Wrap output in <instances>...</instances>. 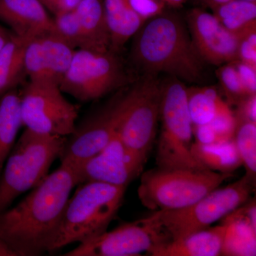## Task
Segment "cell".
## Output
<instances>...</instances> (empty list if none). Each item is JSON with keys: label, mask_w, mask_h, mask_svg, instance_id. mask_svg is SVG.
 I'll use <instances>...</instances> for the list:
<instances>
[{"label": "cell", "mask_w": 256, "mask_h": 256, "mask_svg": "<svg viewBox=\"0 0 256 256\" xmlns=\"http://www.w3.org/2000/svg\"><path fill=\"white\" fill-rule=\"evenodd\" d=\"M202 2L204 3L207 6H210L212 9H214L216 6H220V4H223L227 2L230 1V0H201Z\"/></svg>", "instance_id": "d590c367"}, {"label": "cell", "mask_w": 256, "mask_h": 256, "mask_svg": "<svg viewBox=\"0 0 256 256\" xmlns=\"http://www.w3.org/2000/svg\"><path fill=\"white\" fill-rule=\"evenodd\" d=\"M82 38V50L111 52L110 30L101 0H82L74 9Z\"/></svg>", "instance_id": "ac0fdd59"}, {"label": "cell", "mask_w": 256, "mask_h": 256, "mask_svg": "<svg viewBox=\"0 0 256 256\" xmlns=\"http://www.w3.org/2000/svg\"><path fill=\"white\" fill-rule=\"evenodd\" d=\"M188 105L193 124H210L217 114L228 106L213 88H190Z\"/></svg>", "instance_id": "d4e9b609"}, {"label": "cell", "mask_w": 256, "mask_h": 256, "mask_svg": "<svg viewBox=\"0 0 256 256\" xmlns=\"http://www.w3.org/2000/svg\"><path fill=\"white\" fill-rule=\"evenodd\" d=\"M192 156L207 170L220 173H230L242 165L234 139L225 142L203 144L192 143Z\"/></svg>", "instance_id": "44dd1931"}, {"label": "cell", "mask_w": 256, "mask_h": 256, "mask_svg": "<svg viewBox=\"0 0 256 256\" xmlns=\"http://www.w3.org/2000/svg\"><path fill=\"white\" fill-rule=\"evenodd\" d=\"M104 12L110 30L111 52L119 50L144 23L130 0H104Z\"/></svg>", "instance_id": "d6986e66"}, {"label": "cell", "mask_w": 256, "mask_h": 256, "mask_svg": "<svg viewBox=\"0 0 256 256\" xmlns=\"http://www.w3.org/2000/svg\"><path fill=\"white\" fill-rule=\"evenodd\" d=\"M76 185L74 168L60 163L18 204L0 213V238L18 256L52 252L64 210Z\"/></svg>", "instance_id": "6da1fadb"}, {"label": "cell", "mask_w": 256, "mask_h": 256, "mask_svg": "<svg viewBox=\"0 0 256 256\" xmlns=\"http://www.w3.org/2000/svg\"><path fill=\"white\" fill-rule=\"evenodd\" d=\"M20 98L21 94L16 88L0 98V175L23 126Z\"/></svg>", "instance_id": "ffe728a7"}, {"label": "cell", "mask_w": 256, "mask_h": 256, "mask_svg": "<svg viewBox=\"0 0 256 256\" xmlns=\"http://www.w3.org/2000/svg\"><path fill=\"white\" fill-rule=\"evenodd\" d=\"M130 2L134 11L144 21L162 14L166 4L163 0H130Z\"/></svg>", "instance_id": "f546056e"}, {"label": "cell", "mask_w": 256, "mask_h": 256, "mask_svg": "<svg viewBox=\"0 0 256 256\" xmlns=\"http://www.w3.org/2000/svg\"><path fill=\"white\" fill-rule=\"evenodd\" d=\"M0 21L28 41L54 33L53 18L40 0H0Z\"/></svg>", "instance_id": "2e32d148"}, {"label": "cell", "mask_w": 256, "mask_h": 256, "mask_svg": "<svg viewBox=\"0 0 256 256\" xmlns=\"http://www.w3.org/2000/svg\"><path fill=\"white\" fill-rule=\"evenodd\" d=\"M213 10L214 14L224 28L238 37L256 28V2L230 0Z\"/></svg>", "instance_id": "cb8c5ba5"}, {"label": "cell", "mask_w": 256, "mask_h": 256, "mask_svg": "<svg viewBox=\"0 0 256 256\" xmlns=\"http://www.w3.org/2000/svg\"><path fill=\"white\" fill-rule=\"evenodd\" d=\"M0 256H18L11 247L0 238Z\"/></svg>", "instance_id": "e575fe53"}, {"label": "cell", "mask_w": 256, "mask_h": 256, "mask_svg": "<svg viewBox=\"0 0 256 256\" xmlns=\"http://www.w3.org/2000/svg\"><path fill=\"white\" fill-rule=\"evenodd\" d=\"M78 108L69 102L60 86L30 82L20 98L23 126L40 134L72 136L75 131Z\"/></svg>", "instance_id": "9c48e42d"}, {"label": "cell", "mask_w": 256, "mask_h": 256, "mask_svg": "<svg viewBox=\"0 0 256 256\" xmlns=\"http://www.w3.org/2000/svg\"><path fill=\"white\" fill-rule=\"evenodd\" d=\"M230 173L210 170L156 168L143 173L138 190L141 204L152 210H175L195 203L220 188Z\"/></svg>", "instance_id": "8992f818"}, {"label": "cell", "mask_w": 256, "mask_h": 256, "mask_svg": "<svg viewBox=\"0 0 256 256\" xmlns=\"http://www.w3.org/2000/svg\"><path fill=\"white\" fill-rule=\"evenodd\" d=\"M238 60L256 68V28L239 36Z\"/></svg>", "instance_id": "f1b7e54d"}, {"label": "cell", "mask_w": 256, "mask_h": 256, "mask_svg": "<svg viewBox=\"0 0 256 256\" xmlns=\"http://www.w3.org/2000/svg\"><path fill=\"white\" fill-rule=\"evenodd\" d=\"M186 90L182 80L174 77L162 84V128L156 154V164L160 169L207 170L192 154L193 124Z\"/></svg>", "instance_id": "5b68a950"}, {"label": "cell", "mask_w": 256, "mask_h": 256, "mask_svg": "<svg viewBox=\"0 0 256 256\" xmlns=\"http://www.w3.org/2000/svg\"><path fill=\"white\" fill-rule=\"evenodd\" d=\"M138 31L133 60L146 75L168 74L180 80L198 82L203 76V60L194 48L182 22L173 14L151 18Z\"/></svg>", "instance_id": "7a4b0ae2"}, {"label": "cell", "mask_w": 256, "mask_h": 256, "mask_svg": "<svg viewBox=\"0 0 256 256\" xmlns=\"http://www.w3.org/2000/svg\"><path fill=\"white\" fill-rule=\"evenodd\" d=\"M72 166L77 175L79 185L98 182L127 188L140 174L118 131L100 152L82 164Z\"/></svg>", "instance_id": "9a60e30c"}, {"label": "cell", "mask_w": 256, "mask_h": 256, "mask_svg": "<svg viewBox=\"0 0 256 256\" xmlns=\"http://www.w3.org/2000/svg\"><path fill=\"white\" fill-rule=\"evenodd\" d=\"M222 222L227 227L220 256H256V230L245 220L228 214Z\"/></svg>", "instance_id": "603a6c76"}, {"label": "cell", "mask_w": 256, "mask_h": 256, "mask_svg": "<svg viewBox=\"0 0 256 256\" xmlns=\"http://www.w3.org/2000/svg\"><path fill=\"white\" fill-rule=\"evenodd\" d=\"M124 74L114 52L76 50L60 82L63 92L88 102L100 98L124 84Z\"/></svg>", "instance_id": "30bf717a"}, {"label": "cell", "mask_w": 256, "mask_h": 256, "mask_svg": "<svg viewBox=\"0 0 256 256\" xmlns=\"http://www.w3.org/2000/svg\"><path fill=\"white\" fill-rule=\"evenodd\" d=\"M75 50L54 33L32 38L25 47V74L30 77V82L60 86Z\"/></svg>", "instance_id": "5bb4252c"}, {"label": "cell", "mask_w": 256, "mask_h": 256, "mask_svg": "<svg viewBox=\"0 0 256 256\" xmlns=\"http://www.w3.org/2000/svg\"><path fill=\"white\" fill-rule=\"evenodd\" d=\"M127 104V94L87 120L67 140L60 154V163L76 166L100 152L118 129Z\"/></svg>", "instance_id": "7c38bea8"}, {"label": "cell", "mask_w": 256, "mask_h": 256, "mask_svg": "<svg viewBox=\"0 0 256 256\" xmlns=\"http://www.w3.org/2000/svg\"><path fill=\"white\" fill-rule=\"evenodd\" d=\"M227 226L220 224L170 240L151 252L152 256H217L220 255Z\"/></svg>", "instance_id": "e0dca14e"}, {"label": "cell", "mask_w": 256, "mask_h": 256, "mask_svg": "<svg viewBox=\"0 0 256 256\" xmlns=\"http://www.w3.org/2000/svg\"><path fill=\"white\" fill-rule=\"evenodd\" d=\"M66 140V137L40 134L25 128L0 175V213L46 178Z\"/></svg>", "instance_id": "277c9868"}, {"label": "cell", "mask_w": 256, "mask_h": 256, "mask_svg": "<svg viewBox=\"0 0 256 256\" xmlns=\"http://www.w3.org/2000/svg\"><path fill=\"white\" fill-rule=\"evenodd\" d=\"M188 22L192 44L204 62L222 66L238 60L239 37L224 28L214 14L194 9Z\"/></svg>", "instance_id": "4fadbf2b"}, {"label": "cell", "mask_w": 256, "mask_h": 256, "mask_svg": "<svg viewBox=\"0 0 256 256\" xmlns=\"http://www.w3.org/2000/svg\"><path fill=\"white\" fill-rule=\"evenodd\" d=\"M13 35L14 34L12 32L0 25V50H2L3 47L11 40Z\"/></svg>", "instance_id": "836d02e7"}, {"label": "cell", "mask_w": 256, "mask_h": 256, "mask_svg": "<svg viewBox=\"0 0 256 256\" xmlns=\"http://www.w3.org/2000/svg\"><path fill=\"white\" fill-rule=\"evenodd\" d=\"M80 185L67 202L52 252L106 232L122 205L127 188L98 182Z\"/></svg>", "instance_id": "3957f363"}, {"label": "cell", "mask_w": 256, "mask_h": 256, "mask_svg": "<svg viewBox=\"0 0 256 256\" xmlns=\"http://www.w3.org/2000/svg\"><path fill=\"white\" fill-rule=\"evenodd\" d=\"M256 180L246 174L223 188H216L184 208L156 210L158 222L171 240L208 228L249 200Z\"/></svg>", "instance_id": "52a82bcc"}, {"label": "cell", "mask_w": 256, "mask_h": 256, "mask_svg": "<svg viewBox=\"0 0 256 256\" xmlns=\"http://www.w3.org/2000/svg\"><path fill=\"white\" fill-rule=\"evenodd\" d=\"M237 72L239 74L242 84L246 88L250 94H256V68L240 62L239 60H234Z\"/></svg>", "instance_id": "1f68e13d"}, {"label": "cell", "mask_w": 256, "mask_h": 256, "mask_svg": "<svg viewBox=\"0 0 256 256\" xmlns=\"http://www.w3.org/2000/svg\"><path fill=\"white\" fill-rule=\"evenodd\" d=\"M171 240L154 213L122 224L110 232L82 242L65 256H134L153 250Z\"/></svg>", "instance_id": "8fae6325"}, {"label": "cell", "mask_w": 256, "mask_h": 256, "mask_svg": "<svg viewBox=\"0 0 256 256\" xmlns=\"http://www.w3.org/2000/svg\"><path fill=\"white\" fill-rule=\"evenodd\" d=\"M217 75L230 104L237 105L244 98L252 95L242 84L233 62L222 65Z\"/></svg>", "instance_id": "83f0119b"}, {"label": "cell", "mask_w": 256, "mask_h": 256, "mask_svg": "<svg viewBox=\"0 0 256 256\" xmlns=\"http://www.w3.org/2000/svg\"><path fill=\"white\" fill-rule=\"evenodd\" d=\"M53 20L54 33L60 37L74 50L82 48V32L74 9L55 15Z\"/></svg>", "instance_id": "4316f807"}, {"label": "cell", "mask_w": 256, "mask_h": 256, "mask_svg": "<svg viewBox=\"0 0 256 256\" xmlns=\"http://www.w3.org/2000/svg\"><path fill=\"white\" fill-rule=\"evenodd\" d=\"M247 1L256 2V0H247Z\"/></svg>", "instance_id": "74e56055"}, {"label": "cell", "mask_w": 256, "mask_h": 256, "mask_svg": "<svg viewBox=\"0 0 256 256\" xmlns=\"http://www.w3.org/2000/svg\"><path fill=\"white\" fill-rule=\"evenodd\" d=\"M235 114L237 124L242 122H256V94L247 96L237 104Z\"/></svg>", "instance_id": "4dcf8cb0"}, {"label": "cell", "mask_w": 256, "mask_h": 256, "mask_svg": "<svg viewBox=\"0 0 256 256\" xmlns=\"http://www.w3.org/2000/svg\"><path fill=\"white\" fill-rule=\"evenodd\" d=\"M162 84L146 75L127 94V104L118 132L139 174L156 140L160 118Z\"/></svg>", "instance_id": "ba28073f"}, {"label": "cell", "mask_w": 256, "mask_h": 256, "mask_svg": "<svg viewBox=\"0 0 256 256\" xmlns=\"http://www.w3.org/2000/svg\"><path fill=\"white\" fill-rule=\"evenodd\" d=\"M43 6L54 15L75 9L82 0H40Z\"/></svg>", "instance_id": "d6a6232c"}, {"label": "cell", "mask_w": 256, "mask_h": 256, "mask_svg": "<svg viewBox=\"0 0 256 256\" xmlns=\"http://www.w3.org/2000/svg\"><path fill=\"white\" fill-rule=\"evenodd\" d=\"M234 140L246 170V174L256 180V122H242L237 124Z\"/></svg>", "instance_id": "484cf974"}, {"label": "cell", "mask_w": 256, "mask_h": 256, "mask_svg": "<svg viewBox=\"0 0 256 256\" xmlns=\"http://www.w3.org/2000/svg\"><path fill=\"white\" fill-rule=\"evenodd\" d=\"M165 4L172 6H180L186 2V0H163Z\"/></svg>", "instance_id": "8d00e7d4"}, {"label": "cell", "mask_w": 256, "mask_h": 256, "mask_svg": "<svg viewBox=\"0 0 256 256\" xmlns=\"http://www.w3.org/2000/svg\"><path fill=\"white\" fill-rule=\"evenodd\" d=\"M28 40L13 35L0 50V98L16 88L24 70V50Z\"/></svg>", "instance_id": "7402d4cb"}]
</instances>
